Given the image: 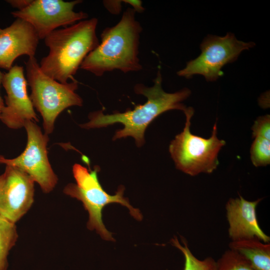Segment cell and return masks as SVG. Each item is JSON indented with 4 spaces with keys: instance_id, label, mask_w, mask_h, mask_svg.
Returning a JSON list of instances; mask_svg holds the SVG:
<instances>
[{
    "instance_id": "cell-1",
    "label": "cell",
    "mask_w": 270,
    "mask_h": 270,
    "mask_svg": "<svg viewBox=\"0 0 270 270\" xmlns=\"http://www.w3.org/2000/svg\"><path fill=\"white\" fill-rule=\"evenodd\" d=\"M151 87L142 84H138L134 88L138 94L146 96V102L142 105L136 106L134 110L123 112H114L105 114L102 110L91 112L88 115L90 120L80 124V127L90 129L108 126L116 123L122 124L124 128L118 130L113 140L132 137L137 146L141 147L144 144V132L152 122L162 114L172 110H178L184 112L187 108L182 102L191 94L188 88H184L174 93L165 92L162 86V77L158 70Z\"/></svg>"
},
{
    "instance_id": "cell-2",
    "label": "cell",
    "mask_w": 270,
    "mask_h": 270,
    "mask_svg": "<svg viewBox=\"0 0 270 270\" xmlns=\"http://www.w3.org/2000/svg\"><path fill=\"white\" fill-rule=\"evenodd\" d=\"M135 13L128 8L116 25L104 30L100 43L86 57L80 68L97 76L114 70L126 73L142 69L138 56L142 28Z\"/></svg>"
},
{
    "instance_id": "cell-3",
    "label": "cell",
    "mask_w": 270,
    "mask_h": 270,
    "mask_svg": "<svg viewBox=\"0 0 270 270\" xmlns=\"http://www.w3.org/2000/svg\"><path fill=\"white\" fill-rule=\"evenodd\" d=\"M93 18L54 30L44 39L48 54L39 64L46 75L66 84L73 78L86 57L99 44Z\"/></svg>"
},
{
    "instance_id": "cell-4",
    "label": "cell",
    "mask_w": 270,
    "mask_h": 270,
    "mask_svg": "<svg viewBox=\"0 0 270 270\" xmlns=\"http://www.w3.org/2000/svg\"><path fill=\"white\" fill-rule=\"evenodd\" d=\"M100 167L96 166L92 170L78 164L72 166V174L76 184L70 183L64 188V192L82 202L85 210L88 212V220L87 228L95 230L104 240L114 241L112 233L105 227L102 219V212L105 206L118 203L126 206L130 214L138 220L142 216L140 210L134 208L128 198L124 196V188L120 186L116 194L110 195L102 186L98 176Z\"/></svg>"
},
{
    "instance_id": "cell-5",
    "label": "cell",
    "mask_w": 270,
    "mask_h": 270,
    "mask_svg": "<svg viewBox=\"0 0 270 270\" xmlns=\"http://www.w3.org/2000/svg\"><path fill=\"white\" fill-rule=\"evenodd\" d=\"M24 63L31 89L30 97L34 108L42 118L44 134L48 135L53 132L56 120L62 112L70 106H82V98L76 92L78 82L73 80L64 84L48 76L40 68L35 56L28 58Z\"/></svg>"
},
{
    "instance_id": "cell-6",
    "label": "cell",
    "mask_w": 270,
    "mask_h": 270,
    "mask_svg": "<svg viewBox=\"0 0 270 270\" xmlns=\"http://www.w3.org/2000/svg\"><path fill=\"white\" fill-rule=\"evenodd\" d=\"M184 112L186 117L184 128L169 146V152L176 167L190 176L200 173L211 174L219 164L218 154L226 142L218 138L216 122L208 138L192 134L190 120L194 110L192 107H187Z\"/></svg>"
},
{
    "instance_id": "cell-7",
    "label": "cell",
    "mask_w": 270,
    "mask_h": 270,
    "mask_svg": "<svg viewBox=\"0 0 270 270\" xmlns=\"http://www.w3.org/2000/svg\"><path fill=\"white\" fill-rule=\"evenodd\" d=\"M255 44L252 42L239 40L232 33L228 32L224 36L208 34L200 45V55L188 62L177 74L186 78L200 74L208 82L216 81L223 74L221 69L224 65L234 62L243 50Z\"/></svg>"
},
{
    "instance_id": "cell-8",
    "label": "cell",
    "mask_w": 270,
    "mask_h": 270,
    "mask_svg": "<svg viewBox=\"0 0 270 270\" xmlns=\"http://www.w3.org/2000/svg\"><path fill=\"white\" fill-rule=\"evenodd\" d=\"M28 141L24 152L14 158L0 155V164L17 168L26 173L40 186L44 193L55 188L58 178L52 170L48 156V135L43 134L34 122L27 121L24 126Z\"/></svg>"
},
{
    "instance_id": "cell-9",
    "label": "cell",
    "mask_w": 270,
    "mask_h": 270,
    "mask_svg": "<svg viewBox=\"0 0 270 270\" xmlns=\"http://www.w3.org/2000/svg\"><path fill=\"white\" fill-rule=\"evenodd\" d=\"M82 2L80 0H32L25 8L11 14L16 18L30 24L39 39L44 40L60 26L65 28L87 18L86 12L74 10V6Z\"/></svg>"
},
{
    "instance_id": "cell-10",
    "label": "cell",
    "mask_w": 270,
    "mask_h": 270,
    "mask_svg": "<svg viewBox=\"0 0 270 270\" xmlns=\"http://www.w3.org/2000/svg\"><path fill=\"white\" fill-rule=\"evenodd\" d=\"M27 84L23 66L14 65L4 73L2 84L6 96L0 120L10 128L19 129L27 121L39 120L28 93Z\"/></svg>"
},
{
    "instance_id": "cell-11",
    "label": "cell",
    "mask_w": 270,
    "mask_h": 270,
    "mask_svg": "<svg viewBox=\"0 0 270 270\" xmlns=\"http://www.w3.org/2000/svg\"><path fill=\"white\" fill-rule=\"evenodd\" d=\"M34 182L20 169L6 166L0 176V216L16 224L34 201Z\"/></svg>"
},
{
    "instance_id": "cell-12",
    "label": "cell",
    "mask_w": 270,
    "mask_h": 270,
    "mask_svg": "<svg viewBox=\"0 0 270 270\" xmlns=\"http://www.w3.org/2000/svg\"><path fill=\"white\" fill-rule=\"evenodd\" d=\"M39 40L30 24L16 18L0 33V68L8 70L20 56L34 57Z\"/></svg>"
},
{
    "instance_id": "cell-13",
    "label": "cell",
    "mask_w": 270,
    "mask_h": 270,
    "mask_svg": "<svg viewBox=\"0 0 270 270\" xmlns=\"http://www.w3.org/2000/svg\"><path fill=\"white\" fill-rule=\"evenodd\" d=\"M261 198L249 201L239 195L228 200L226 205L228 223V234L232 240L255 238L268 243L270 238L260 227L256 209Z\"/></svg>"
},
{
    "instance_id": "cell-14",
    "label": "cell",
    "mask_w": 270,
    "mask_h": 270,
    "mask_svg": "<svg viewBox=\"0 0 270 270\" xmlns=\"http://www.w3.org/2000/svg\"><path fill=\"white\" fill-rule=\"evenodd\" d=\"M230 249L238 252L254 270H270V244L252 238L232 240Z\"/></svg>"
},
{
    "instance_id": "cell-15",
    "label": "cell",
    "mask_w": 270,
    "mask_h": 270,
    "mask_svg": "<svg viewBox=\"0 0 270 270\" xmlns=\"http://www.w3.org/2000/svg\"><path fill=\"white\" fill-rule=\"evenodd\" d=\"M18 238L16 224L0 216V270H8V256Z\"/></svg>"
},
{
    "instance_id": "cell-16",
    "label": "cell",
    "mask_w": 270,
    "mask_h": 270,
    "mask_svg": "<svg viewBox=\"0 0 270 270\" xmlns=\"http://www.w3.org/2000/svg\"><path fill=\"white\" fill-rule=\"evenodd\" d=\"M183 245L181 244L177 237L174 236L171 240L172 246L178 248L184 258V270H216V262L211 257L200 260L196 258L190 251L186 240L181 236Z\"/></svg>"
},
{
    "instance_id": "cell-17",
    "label": "cell",
    "mask_w": 270,
    "mask_h": 270,
    "mask_svg": "<svg viewBox=\"0 0 270 270\" xmlns=\"http://www.w3.org/2000/svg\"><path fill=\"white\" fill-rule=\"evenodd\" d=\"M250 159L256 167L266 166L270 164V140L256 138L250 150Z\"/></svg>"
},
{
    "instance_id": "cell-18",
    "label": "cell",
    "mask_w": 270,
    "mask_h": 270,
    "mask_svg": "<svg viewBox=\"0 0 270 270\" xmlns=\"http://www.w3.org/2000/svg\"><path fill=\"white\" fill-rule=\"evenodd\" d=\"M216 270H254L238 252L229 249L216 262Z\"/></svg>"
},
{
    "instance_id": "cell-19",
    "label": "cell",
    "mask_w": 270,
    "mask_h": 270,
    "mask_svg": "<svg viewBox=\"0 0 270 270\" xmlns=\"http://www.w3.org/2000/svg\"><path fill=\"white\" fill-rule=\"evenodd\" d=\"M252 137L262 138L270 140V116H259L252 127Z\"/></svg>"
},
{
    "instance_id": "cell-20",
    "label": "cell",
    "mask_w": 270,
    "mask_h": 270,
    "mask_svg": "<svg viewBox=\"0 0 270 270\" xmlns=\"http://www.w3.org/2000/svg\"><path fill=\"white\" fill-rule=\"evenodd\" d=\"M122 0H104V4L106 8L112 14H118L121 10Z\"/></svg>"
},
{
    "instance_id": "cell-21",
    "label": "cell",
    "mask_w": 270,
    "mask_h": 270,
    "mask_svg": "<svg viewBox=\"0 0 270 270\" xmlns=\"http://www.w3.org/2000/svg\"><path fill=\"white\" fill-rule=\"evenodd\" d=\"M32 0H8L6 2L8 3L12 7L18 9V10H22L32 2Z\"/></svg>"
},
{
    "instance_id": "cell-22",
    "label": "cell",
    "mask_w": 270,
    "mask_h": 270,
    "mask_svg": "<svg viewBox=\"0 0 270 270\" xmlns=\"http://www.w3.org/2000/svg\"><path fill=\"white\" fill-rule=\"evenodd\" d=\"M122 1L132 6V8L136 12H142L144 10L142 6V2L140 0H126Z\"/></svg>"
},
{
    "instance_id": "cell-23",
    "label": "cell",
    "mask_w": 270,
    "mask_h": 270,
    "mask_svg": "<svg viewBox=\"0 0 270 270\" xmlns=\"http://www.w3.org/2000/svg\"><path fill=\"white\" fill-rule=\"evenodd\" d=\"M3 74H4V73L2 72L1 71H0V87L2 84ZM4 102L0 94V118L2 112V110L4 108Z\"/></svg>"
},
{
    "instance_id": "cell-24",
    "label": "cell",
    "mask_w": 270,
    "mask_h": 270,
    "mask_svg": "<svg viewBox=\"0 0 270 270\" xmlns=\"http://www.w3.org/2000/svg\"><path fill=\"white\" fill-rule=\"evenodd\" d=\"M2 29L0 28V33L2 31Z\"/></svg>"
}]
</instances>
